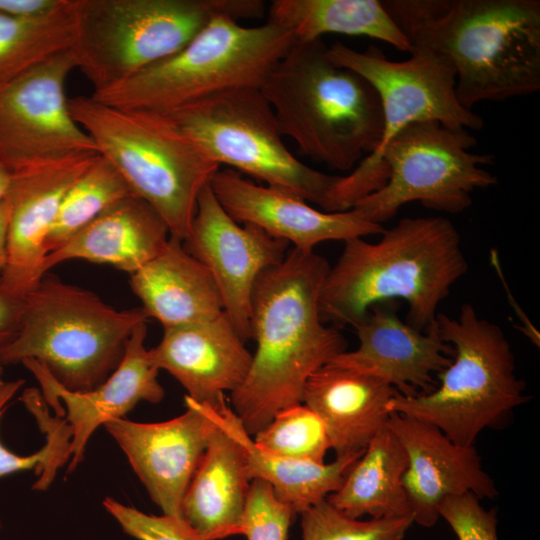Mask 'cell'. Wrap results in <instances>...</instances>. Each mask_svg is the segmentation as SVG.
<instances>
[{
	"mask_svg": "<svg viewBox=\"0 0 540 540\" xmlns=\"http://www.w3.org/2000/svg\"><path fill=\"white\" fill-rule=\"evenodd\" d=\"M329 269L314 251L292 247L254 285L250 325L257 347L246 378L231 393V408L250 436L282 409L302 403L310 376L346 351L343 334L320 317Z\"/></svg>",
	"mask_w": 540,
	"mask_h": 540,
	"instance_id": "obj_1",
	"label": "cell"
},
{
	"mask_svg": "<svg viewBox=\"0 0 540 540\" xmlns=\"http://www.w3.org/2000/svg\"><path fill=\"white\" fill-rule=\"evenodd\" d=\"M411 46L446 56L466 109L540 89L539 0H385Z\"/></svg>",
	"mask_w": 540,
	"mask_h": 540,
	"instance_id": "obj_2",
	"label": "cell"
},
{
	"mask_svg": "<svg viewBox=\"0 0 540 540\" xmlns=\"http://www.w3.org/2000/svg\"><path fill=\"white\" fill-rule=\"evenodd\" d=\"M381 235L376 243L344 241L321 287L320 317L354 328L373 305L403 300L407 323L426 331L468 270L460 233L449 219L429 216L402 218Z\"/></svg>",
	"mask_w": 540,
	"mask_h": 540,
	"instance_id": "obj_3",
	"label": "cell"
},
{
	"mask_svg": "<svg viewBox=\"0 0 540 540\" xmlns=\"http://www.w3.org/2000/svg\"><path fill=\"white\" fill-rule=\"evenodd\" d=\"M327 48L322 38L295 40L259 89L301 153L347 171L379 144L383 113L372 85Z\"/></svg>",
	"mask_w": 540,
	"mask_h": 540,
	"instance_id": "obj_4",
	"label": "cell"
},
{
	"mask_svg": "<svg viewBox=\"0 0 540 540\" xmlns=\"http://www.w3.org/2000/svg\"><path fill=\"white\" fill-rule=\"evenodd\" d=\"M76 123L132 192L163 218L171 236H188L197 198L219 169L168 114L113 107L91 96L68 98Z\"/></svg>",
	"mask_w": 540,
	"mask_h": 540,
	"instance_id": "obj_5",
	"label": "cell"
},
{
	"mask_svg": "<svg viewBox=\"0 0 540 540\" xmlns=\"http://www.w3.org/2000/svg\"><path fill=\"white\" fill-rule=\"evenodd\" d=\"M436 325L452 348L438 387L411 396L397 392L388 411L431 424L458 445L473 446L484 429L496 427L527 401L525 382L516 375L500 326L479 317L472 304H463L457 319L438 313Z\"/></svg>",
	"mask_w": 540,
	"mask_h": 540,
	"instance_id": "obj_6",
	"label": "cell"
},
{
	"mask_svg": "<svg viewBox=\"0 0 540 540\" xmlns=\"http://www.w3.org/2000/svg\"><path fill=\"white\" fill-rule=\"evenodd\" d=\"M295 40L275 22L244 26L220 15L173 55L91 97L113 107L171 114L222 91L259 89Z\"/></svg>",
	"mask_w": 540,
	"mask_h": 540,
	"instance_id": "obj_7",
	"label": "cell"
},
{
	"mask_svg": "<svg viewBox=\"0 0 540 540\" xmlns=\"http://www.w3.org/2000/svg\"><path fill=\"white\" fill-rule=\"evenodd\" d=\"M25 300L20 330L0 363L34 359L74 392L102 384L120 364L133 329L148 318L142 308L117 310L47 273Z\"/></svg>",
	"mask_w": 540,
	"mask_h": 540,
	"instance_id": "obj_8",
	"label": "cell"
},
{
	"mask_svg": "<svg viewBox=\"0 0 540 540\" xmlns=\"http://www.w3.org/2000/svg\"><path fill=\"white\" fill-rule=\"evenodd\" d=\"M261 0H76V68L107 89L173 55L214 18H260Z\"/></svg>",
	"mask_w": 540,
	"mask_h": 540,
	"instance_id": "obj_9",
	"label": "cell"
},
{
	"mask_svg": "<svg viewBox=\"0 0 540 540\" xmlns=\"http://www.w3.org/2000/svg\"><path fill=\"white\" fill-rule=\"evenodd\" d=\"M168 115L219 166L229 165L331 212V194L340 176L315 170L289 151L260 89L222 91Z\"/></svg>",
	"mask_w": 540,
	"mask_h": 540,
	"instance_id": "obj_10",
	"label": "cell"
},
{
	"mask_svg": "<svg viewBox=\"0 0 540 540\" xmlns=\"http://www.w3.org/2000/svg\"><path fill=\"white\" fill-rule=\"evenodd\" d=\"M476 138L465 128L437 121L415 122L397 133L382 150L376 170L386 183L352 207L364 219L381 224L412 201L431 210L461 213L471 194L497 183L484 165L494 154L472 153Z\"/></svg>",
	"mask_w": 540,
	"mask_h": 540,
	"instance_id": "obj_11",
	"label": "cell"
},
{
	"mask_svg": "<svg viewBox=\"0 0 540 540\" xmlns=\"http://www.w3.org/2000/svg\"><path fill=\"white\" fill-rule=\"evenodd\" d=\"M405 61L388 60L374 46L357 51L336 41L327 48L329 58L365 78L377 92L383 113V134L375 150L352 172L366 190L380 189L385 180L376 170L387 143L403 128L437 121L451 128L479 130L482 117L460 104L455 92L456 72L451 61L426 47L413 46Z\"/></svg>",
	"mask_w": 540,
	"mask_h": 540,
	"instance_id": "obj_12",
	"label": "cell"
},
{
	"mask_svg": "<svg viewBox=\"0 0 540 540\" xmlns=\"http://www.w3.org/2000/svg\"><path fill=\"white\" fill-rule=\"evenodd\" d=\"M73 69L76 61L69 49L0 83V161L10 171L98 153L68 107L65 82Z\"/></svg>",
	"mask_w": 540,
	"mask_h": 540,
	"instance_id": "obj_13",
	"label": "cell"
},
{
	"mask_svg": "<svg viewBox=\"0 0 540 540\" xmlns=\"http://www.w3.org/2000/svg\"><path fill=\"white\" fill-rule=\"evenodd\" d=\"M289 243L264 230L240 224L221 206L209 183L200 191L186 251L211 273L224 313L244 340L252 338L251 296L260 274L280 263Z\"/></svg>",
	"mask_w": 540,
	"mask_h": 540,
	"instance_id": "obj_14",
	"label": "cell"
},
{
	"mask_svg": "<svg viewBox=\"0 0 540 540\" xmlns=\"http://www.w3.org/2000/svg\"><path fill=\"white\" fill-rule=\"evenodd\" d=\"M184 399L186 411L167 421L140 423L119 418L103 425L163 515L178 518L216 427L212 405L187 395Z\"/></svg>",
	"mask_w": 540,
	"mask_h": 540,
	"instance_id": "obj_15",
	"label": "cell"
},
{
	"mask_svg": "<svg viewBox=\"0 0 540 540\" xmlns=\"http://www.w3.org/2000/svg\"><path fill=\"white\" fill-rule=\"evenodd\" d=\"M99 153L41 161L11 171L7 194L9 223L7 262L0 273L3 287L22 297L40 282L45 239L72 184Z\"/></svg>",
	"mask_w": 540,
	"mask_h": 540,
	"instance_id": "obj_16",
	"label": "cell"
},
{
	"mask_svg": "<svg viewBox=\"0 0 540 540\" xmlns=\"http://www.w3.org/2000/svg\"><path fill=\"white\" fill-rule=\"evenodd\" d=\"M387 427L407 455L402 483L414 523L434 526L438 507L447 497L472 493L479 499H492L498 495L473 446L458 445L437 427L397 413H391Z\"/></svg>",
	"mask_w": 540,
	"mask_h": 540,
	"instance_id": "obj_17",
	"label": "cell"
},
{
	"mask_svg": "<svg viewBox=\"0 0 540 540\" xmlns=\"http://www.w3.org/2000/svg\"><path fill=\"white\" fill-rule=\"evenodd\" d=\"M209 185L221 206L238 223L254 225L302 251H314L324 241H347L385 230L353 209L319 211L299 197L258 185L233 169L219 168Z\"/></svg>",
	"mask_w": 540,
	"mask_h": 540,
	"instance_id": "obj_18",
	"label": "cell"
},
{
	"mask_svg": "<svg viewBox=\"0 0 540 540\" xmlns=\"http://www.w3.org/2000/svg\"><path fill=\"white\" fill-rule=\"evenodd\" d=\"M146 321L132 331L118 367L100 385L86 392L60 386L47 369L34 359L21 363L33 374L47 405L62 401L65 420L72 429L68 473L83 461L87 443L96 429L106 422L125 418L139 402H160L165 395L158 380L159 369L151 362L145 347Z\"/></svg>",
	"mask_w": 540,
	"mask_h": 540,
	"instance_id": "obj_19",
	"label": "cell"
},
{
	"mask_svg": "<svg viewBox=\"0 0 540 540\" xmlns=\"http://www.w3.org/2000/svg\"><path fill=\"white\" fill-rule=\"evenodd\" d=\"M396 309L395 301L373 305L354 327L359 346L328 364L376 376L405 396L429 392L433 375L451 363L452 348L440 338L436 320L423 333L403 322Z\"/></svg>",
	"mask_w": 540,
	"mask_h": 540,
	"instance_id": "obj_20",
	"label": "cell"
},
{
	"mask_svg": "<svg viewBox=\"0 0 540 540\" xmlns=\"http://www.w3.org/2000/svg\"><path fill=\"white\" fill-rule=\"evenodd\" d=\"M227 315L164 328L148 350L152 364L167 371L191 399L212 406L234 392L250 369L252 354Z\"/></svg>",
	"mask_w": 540,
	"mask_h": 540,
	"instance_id": "obj_21",
	"label": "cell"
},
{
	"mask_svg": "<svg viewBox=\"0 0 540 540\" xmlns=\"http://www.w3.org/2000/svg\"><path fill=\"white\" fill-rule=\"evenodd\" d=\"M397 393L371 374L326 364L313 373L302 403L323 422L336 457L361 454L387 426L388 403Z\"/></svg>",
	"mask_w": 540,
	"mask_h": 540,
	"instance_id": "obj_22",
	"label": "cell"
},
{
	"mask_svg": "<svg viewBox=\"0 0 540 540\" xmlns=\"http://www.w3.org/2000/svg\"><path fill=\"white\" fill-rule=\"evenodd\" d=\"M185 493L181 519L203 540L244 534L250 480L243 449L218 421Z\"/></svg>",
	"mask_w": 540,
	"mask_h": 540,
	"instance_id": "obj_23",
	"label": "cell"
},
{
	"mask_svg": "<svg viewBox=\"0 0 540 540\" xmlns=\"http://www.w3.org/2000/svg\"><path fill=\"white\" fill-rule=\"evenodd\" d=\"M169 237V228L159 213L131 194L48 253L43 273L59 263L82 259L109 264L132 275L162 251Z\"/></svg>",
	"mask_w": 540,
	"mask_h": 540,
	"instance_id": "obj_24",
	"label": "cell"
},
{
	"mask_svg": "<svg viewBox=\"0 0 540 540\" xmlns=\"http://www.w3.org/2000/svg\"><path fill=\"white\" fill-rule=\"evenodd\" d=\"M130 287L147 317L163 328L213 318L224 312L209 270L171 236L162 251L130 275Z\"/></svg>",
	"mask_w": 540,
	"mask_h": 540,
	"instance_id": "obj_25",
	"label": "cell"
},
{
	"mask_svg": "<svg viewBox=\"0 0 540 540\" xmlns=\"http://www.w3.org/2000/svg\"><path fill=\"white\" fill-rule=\"evenodd\" d=\"M218 421L241 445L250 481L267 482L277 498L295 514L326 499L342 484L353 463L362 455L336 457L331 463H315L284 457L258 445L225 398L214 406Z\"/></svg>",
	"mask_w": 540,
	"mask_h": 540,
	"instance_id": "obj_26",
	"label": "cell"
},
{
	"mask_svg": "<svg viewBox=\"0 0 540 540\" xmlns=\"http://www.w3.org/2000/svg\"><path fill=\"white\" fill-rule=\"evenodd\" d=\"M406 467V452L386 426L353 463L341 486L326 499L354 519L412 517L402 483Z\"/></svg>",
	"mask_w": 540,
	"mask_h": 540,
	"instance_id": "obj_27",
	"label": "cell"
},
{
	"mask_svg": "<svg viewBox=\"0 0 540 540\" xmlns=\"http://www.w3.org/2000/svg\"><path fill=\"white\" fill-rule=\"evenodd\" d=\"M268 20L290 30L296 40L339 33L378 39L404 52L412 49L379 0H274Z\"/></svg>",
	"mask_w": 540,
	"mask_h": 540,
	"instance_id": "obj_28",
	"label": "cell"
},
{
	"mask_svg": "<svg viewBox=\"0 0 540 540\" xmlns=\"http://www.w3.org/2000/svg\"><path fill=\"white\" fill-rule=\"evenodd\" d=\"M75 40L76 0H67L58 11L39 19L0 12V83L72 49Z\"/></svg>",
	"mask_w": 540,
	"mask_h": 540,
	"instance_id": "obj_29",
	"label": "cell"
},
{
	"mask_svg": "<svg viewBox=\"0 0 540 540\" xmlns=\"http://www.w3.org/2000/svg\"><path fill=\"white\" fill-rule=\"evenodd\" d=\"M131 194L134 193L119 171L98 155L65 194L44 242L46 255Z\"/></svg>",
	"mask_w": 540,
	"mask_h": 540,
	"instance_id": "obj_30",
	"label": "cell"
},
{
	"mask_svg": "<svg viewBox=\"0 0 540 540\" xmlns=\"http://www.w3.org/2000/svg\"><path fill=\"white\" fill-rule=\"evenodd\" d=\"M23 384V379L6 381L0 389V419L8 402ZM21 401L33 414L40 429L46 433V443L36 453L22 456L10 451L0 440V478L33 469L39 475V479L32 488L44 491L53 482L57 470L70 460L72 429L65 418L49 416L48 406L37 389H26L21 396Z\"/></svg>",
	"mask_w": 540,
	"mask_h": 540,
	"instance_id": "obj_31",
	"label": "cell"
},
{
	"mask_svg": "<svg viewBox=\"0 0 540 540\" xmlns=\"http://www.w3.org/2000/svg\"><path fill=\"white\" fill-rule=\"evenodd\" d=\"M253 437L268 451L302 461L324 463L331 449L323 422L304 403L282 409Z\"/></svg>",
	"mask_w": 540,
	"mask_h": 540,
	"instance_id": "obj_32",
	"label": "cell"
},
{
	"mask_svg": "<svg viewBox=\"0 0 540 540\" xmlns=\"http://www.w3.org/2000/svg\"><path fill=\"white\" fill-rule=\"evenodd\" d=\"M300 516L302 540H403L414 523L411 516L354 519L327 499L305 509Z\"/></svg>",
	"mask_w": 540,
	"mask_h": 540,
	"instance_id": "obj_33",
	"label": "cell"
},
{
	"mask_svg": "<svg viewBox=\"0 0 540 540\" xmlns=\"http://www.w3.org/2000/svg\"><path fill=\"white\" fill-rule=\"evenodd\" d=\"M294 515L267 482H250L244 514L243 535L247 540H287Z\"/></svg>",
	"mask_w": 540,
	"mask_h": 540,
	"instance_id": "obj_34",
	"label": "cell"
},
{
	"mask_svg": "<svg viewBox=\"0 0 540 540\" xmlns=\"http://www.w3.org/2000/svg\"><path fill=\"white\" fill-rule=\"evenodd\" d=\"M102 504L123 532L136 540H203L181 518L149 515L112 497Z\"/></svg>",
	"mask_w": 540,
	"mask_h": 540,
	"instance_id": "obj_35",
	"label": "cell"
},
{
	"mask_svg": "<svg viewBox=\"0 0 540 540\" xmlns=\"http://www.w3.org/2000/svg\"><path fill=\"white\" fill-rule=\"evenodd\" d=\"M472 493L445 498L438 507L458 540H499L495 509L486 510Z\"/></svg>",
	"mask_w": 540,
	"mask_h": 540,
	"instance_id": "obj_36",
	"label": "cell"
},
{
	"mask_svg": "<svg viewBox=\"0 0 540 540\" xmlns=\"http://www.w3.org/2000/svg\"><path fill=\"white\" fill-rule=\"evenodd\" d=\"M25 297L7 291L0 280V354L16 338L25 310Z\"/></svg>",
	"mask_w": 540,
	"mask_h": 540,
	"instance_id": "obj_37",
	"label": "cell"
},
{
	"mask_svg": "<svg viewBox=\"0 0 540 540\" xmlns=\"http://www.w3.org/2000/svg\"><path fill=\"white\" fill-rule=\"evenodd\" d=\"M67 0H0V12L20 19H39L49 16Z\"/></svg>",
	"mask_w": 540,
	"mask_h": 540,
	"instance_id": "obj_38",
	"label": "cell"
},
{
	"mask_svg": "<svg viewBox=\"0 0 540 540\" xmlns=\"http://www.w3.org/2000/svg\"><path fill=\"white\" fill-rule=\"evenodd\" d=\"M490 262L493 266L494 270L498 273V276L500 278V281L502 283L503 288H505L507 292L508 302L514 308V312L517 315L518 319L520 320L521 325L518 327V330L521 331L529 340L532 342L535 346L539 348L540 346V334L539 331L535 328V326L532 324V322L528 319V317L525 315V313L521 310V308L516 305V300L514 297L510 294V290L508 288V284L506 282V279L504 277L500 259L498 255V251L496 249H491L490 251Z\"/></svg>",
	"mask_w": 540,
	"mask_h": 540,
	"instance_id": "obj_39",
	"label": "cell"
},
{
	"mask_svg": "<svg viewBox=\"0 0 540 540\" xmlns=\"http://www.w3.org/2000/svg\"><path fill=\"white\" fill-rule=\"evenodd\" d=\"M9 204L5 198L0 202V273L7 262V233L9 223Z\"/></svg>",
	"mask_w": 540,
	"mask_h": 540,
	"instance_id": "obj_40",
	"label": "cell"
},
{
	"mask_svg": "<svg viewBox=\"0 0 540 540\" xmlns=\"http://www.w3.org/2000/svg\"><path fill=\"white\" fill-rule=\"evenodd\" d=\"M11 183V171L0 161V202L7 197Z\"/></svg>",
	"mask_w": 540,
	"mask_h": 540,
	"instance_id": "obj_41",
	"label": "cell"
},
{
	"mask_svg": "<svg viewBox=\"0 0 540 540\" xmlns=\"http://www.w3.org/2000/svg\"><path fill=\"white\" fill-rule=\"evenodd\" d=\"M3 371H4L3 365L0 363V389L6 383V381L3 380Z\"/></svg>",
	"mask_w": 540,
	"mask_h": 540,
	"instance_id": "obj_42",
	"label": "cell"
}]
</instances>
